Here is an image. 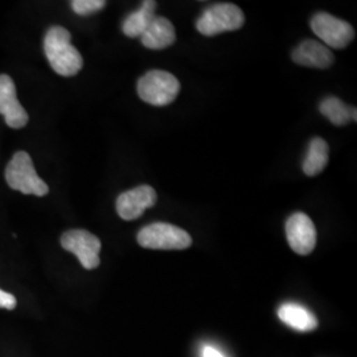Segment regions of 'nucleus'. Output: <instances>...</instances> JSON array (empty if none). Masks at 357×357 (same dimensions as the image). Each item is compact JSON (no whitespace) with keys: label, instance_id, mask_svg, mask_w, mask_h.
Returning a JSON list of instances; mask_svg holds the SVG:
<instances>
[{"label":"nucleus","instance_id":"6e6552de","mask_svg":"<svg viewBox=\"0 0 357 357\" xmlns=\"http://www.w3.org/2000/svg\"><path fill=\"white\" fill-rule=\"evenodd\" d=\"M286 237L296 255H311L317 246V228L306 213L296 212L286 221Z\"/></svg>","mask_w":357,"mask_h":357},{"label":"nucleus","instance_id":"dca6fc26","mask_svg":"<svg viewBox=\"0 0 357 357\" xmlns=\"http://www.w3.org/2000/svg\"><path fill=\"white\" fill-rule=\"evenodd\" d=\"M319 110L335 126H345L351 119L356 121V107L347 106L336 97H327L319 105Z\"/></svg>","mask_w":357,"mask_h":357},{"label":"nucleus","instance_id":"9b49d317","mask_svg":"<svg viewBox=\"0 0 357 357\" xmlns=\"http://www.w3.org/2000/svg\"><path fill=\"white\" fill-rule=\"evenodd\" d=\"M293 61L302 66L327 69L333 64L335 56L330 48L320 44L317 40L310 38L301 43L294 50Z\"/></svg>","mask_w":357,"mask_h":357},{"label":"nucleus","instance_id":"f257e3e1","mask_svg":"<svg viewBox=\"0 0 357 357\" xmlns=\"http://www.w3.org/2000/svg\"><path fill=\"white\" fill-rule=\"evenodd\" d=\"M70 33L64 26H52L44 38V51L52 69L60 76H76L82 69L81 53L70 43Z\"/></svg>","mask_w":357,"mask_h":357},{"label":"nucleus","instance_id":"2eb2a0df","mask_svg":"<svg viewBox=\"0 0 357 357\" xmlns=\"http://www.w3.org/2000/svg\"><path fill=\"white\" fill-rule=\"evenodd\" d=\"M330 160V149L323 138H314L308 144V151L303 160V172L307 176H317L326 168Z\"/></svg>","mask_w":357,"mask_h":357},{"label":"nucleus","instance_id":"39448f33","mask_svg":"<svg viewBox=\"0 0 357 357\" xmlns=\"http://www.w3.org/2000/svg\"><path fill=\"white\" fill-rule=\"evenodd\" d=\"M245 23V15L240 7L230 3H220L206 8L197 19L196 28L204 36H216L222 32L237 31Z\"/></svg>","mask_w":357,"mask_h":357},{"label":"nucleus","instance_id":"423d86ee","mask_svg":"<svg viewBox=\"0 0 357 357\" xmlns=\"http://www.w3.org/2000/svg\"><path fill=\"white\" fill-rule=\"evenodd\" d=\"M311 29L326 45L335 50H344L355 38L354 26L330 13H317L311 19Z\"/></svg>","mask_w":357,"mask_h":357},{"label":"nucleus","instance_id":"f3484780","mask_svg":"<svg viewBox=\"0 0 357 357\" xmlns=\"http://www.w3.org/2000/svg\"><path fill=\"white\" fill-rule=\"evenodd\" d=\"M106 6L105 0H75L72 1V8L77 15L86 16L90 13H97Z\"/></svg>","mask_w":357,"mask_h":357},{"label":"nucleus","instance_id":"4468645a","mask_svg":"<svg viewBox=\"0 0 357 357\" xmlns=\"http://www.w3.org/2000/svg\"><path fill=\"white\" fill-rule=\"evenodd\" d=\"M156 1L146 0L143 1L141 8L135 13H130L123 20L122 31L128 38H141L143 32L147 29L149 24L155 16Z\"/></svg>","mask_w":357,"mask_h":357},{"label":"nucleus","instance_id":"ddd939ff","mask_svg":"<svg viewBox=\"0 0 357 357\" xmlns=\"http://www.w3.org/2000/svg\"><path fill=\"white\" fill-rule=\"evenodd\" d=\"M280 319L296 331H314L318 327L317 317L306 307L296 303H284L278 308Z\"/></svg>","mask_w":357,"mask_h":357},{"label":"nucleus","instance_id":"a211bd4d","mask_svg":"<svg viewBox=\"0 0 357 357\" xmlns=\"http://www.w3.org/2000/svg\"><path fill=\"white\" fill-rule=\"evenodd\" d=\"M17 305L16 298L13 294L6 293L3 290H0V308H6V310H13Z\"/></svg>","mask_w":357,"mask_h":357},{"label":"nucleus","instance_id":"7ed1b4c3","mask_svg":"<svg viewBox=\"0 0 357 357\" xmlns=\"http://www.w3.org/2000/svg\"><path fill=\"white\" fill-rule=\"evenodd\" d=\"M137 90L142 101L153 106H167L176 100L180 82L166 70H150L139 78Z\"/></svg>","mask_w":357,"mask_h":357},{"label":"nucleus","instance_id":"1a4fd4ad","mask_svg":"<svg viewBox=\"0 0 357 357\" xmlns=\"http://www.w3.org/2000/svg\"><path fill=\"white\" fill-rule=\"evenodd\" d=\"M158 202V195L151 185H139L123 192L116 199V213L125 221L137 220L146 209L153 208Z\"/></svg>","mask_w":357,"mask_h":357},{"label":"nucleus","instance_id":"20e7f679","mask_svg":"<svg viewBox=\"0 0 357 357\" xmlns=\"http://www.w3.org/2000/svg\"><path fill=\"white\" fill-rule=\"evenodd\" d=\"M142 248L153 250H183L192 245L188 231L167 222H153L138 233Z\"/></svg>","mask_w":357,"mask_h":357},{"label":"nucleus","instance_id":"9d476101","mask_svg":"<svg viewBox=\"0 0 357 357\" xmlns=\"http://www.w3.org/2000/svg\"><path fill=\"white\" fill-rule=\"evenodd\" d=\"M0 114L4 115L6 123L11 128H23L29 119L17 100L13 78L7 75H0Z\"/></svg>","mask_w":357,"mask_h":357},{"label":"nucleus","instance_id":"f03ea898","mask_svg":"<svg viewBox=\"0 0 357 357\" xmlns=\"http://www.w3.org/2000/svg\"><path fill=\"white\" fill-rule=\"evenodd\" d=\"M6 180L10 188L24 195L45 196L50 192L47 183L38 178L33 162L26 151H19L13 155L6 168Z\"/></svg>","mask_w":357,"mask_h":357},{"label":"nucleus","instance_id":"0eeeda50","mask_svg":"<svg viewBox=\"0 0 357 357\" xmlns=\"http://www.w3.org/2000/svg\"><path fill=\"white\" fill-rule=\"evenodd\" d=\"M61 246L73 253L86 270L98 268L101 264V241L88 230L73 229L61 236Z\"/></svg>","mask_w":357,"mask_h":357},{"label":"nucleus","instance_id":"6ab92c4d","mask_svg":"<svg viewBox=\"0 0 357 357\" xmlns=\"http://www.w3.org/2000/svg\"><path fill=\"white\" fill-rule=\"evenodd\" d=\"M203 357H225L217 348L206 345L203 348Z\"/></svg>","mask_w":357,"mask_h":357},{"label":"nucleus","instance_id":"f8f14e48","mask_svg":"<svg viewBox=\"0 0 357 357\" xmlns=\"http://www.w3.org/2000/svg\"><path fill=\"white\" fill-rule=\"evenodd\" d=\"M142 44L153 51H160L171 47L176 40L174 24L163 16H153L151 23L141 36Z\"/></svg>","mask_w":357,"mask_h":357}]
</instances>
